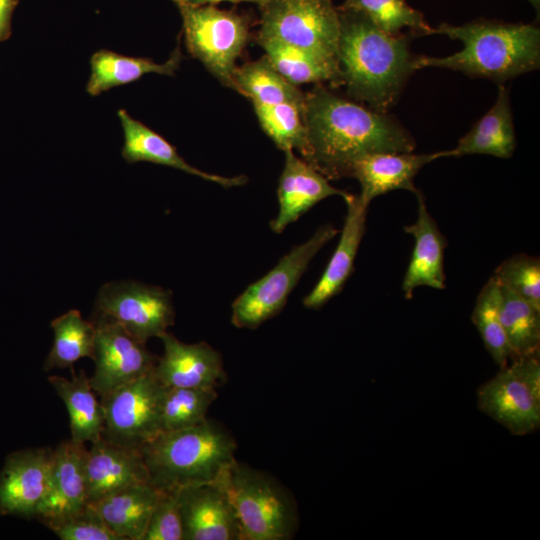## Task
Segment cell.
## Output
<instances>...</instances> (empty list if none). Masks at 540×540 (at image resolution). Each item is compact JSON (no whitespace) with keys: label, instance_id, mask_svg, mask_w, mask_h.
Returning <instances> with one entry per match:
<instances>
[{"label":"cell","instance_id":"6da1fadb","mask_svg":"<svg viewBox=\"0 0 540 540\" xmlns=\"http://www.w3.org/2000/svg\"><path fill=\"white\" fill-rule=\"evenodd\" d=\"M303 159L328 180L350 177L353 164L378 152H413L409 131L387 112L364 106L315 84L305 93Z\"/></svg>","mask_w":540,"mask_h":540},{"label":"cell","instance_id":"7a4b0ae2","mask_svg":"<svg viewBox=\"0 0 540 540\" xmlns=\"http://www.w3.org/2000/svg\"><path fill=\"white\" fill-rule=\"evenodd\" d=\"M339 63L348 97L387 112L396 104L415 58L409 45L412 34L391 35L364 13L338 8Z\"/></svg>","mask_w":540,"mask_h":540},{"label":"cell","instance_id":"3957f363","mask_svg":"<svg viewBox=\"0 0 540 540\" xmlns=\"http://www.w3.org/2000/svg\"><path fill=\"white\" fill-rule=\"evenodd\" d=\"M432 34L460 40L463 49L445 57L417 55L415 70L445 68L501 83L539 68L540 29L535 24L481 18L462 25L441 23Z\"/></svg>","mask_w":540,"mask_h":540},{"label":"cell","instance_id":"277c9868","mask_svg":"<svg viewBox=\"0 0 540 540\" xmlns=\"http://www.w3.org/2000/svg\"><path fill=\"white\" fill-rule=\"evenodd\" d=\"M236 449L232 434L207 418L188 428L162 432L139 448L149 483L160 491L218 483L237 461Z\"/></svg>","mask_w":540,"mask_h":540},{"label":"cell","instance_id":"5b68a950","mask_svg":"<svg viewBox=\"0 0 540 540\" xmlns=\"http://www.w3.org/2000/svg\"><path fill=\"white\" fill-rule=\"evenodd\" d=\"M235 510L242 540H289L298 525L297 507L270 475L238 461L218 482Z\"/></svg>","mask_w":540,"mask_h":540},{"label":"cell","instance_id":"8992f818","mask_svg":"<svg viewBox=\"0 0 540 540\" xmlns=\"http://www.w3.org/2000/svg\"><path fill=\"white\" fill-rule=\"evenodd\" d=\"M259 9L257 38L339 63V16L332 0H267Z\"/></svg>","mask_w":540,"mask_h":540},{"label":"cell","instance_id":"52a82bcc","mask_svg":"<svg viewBox=\"0 0 540 540\" xmlns=\"http://www.w3.org/2000/svg\"><path fill=\"white\" fill-rule=\"evenodd\" d=\"M172 1L182 18L189 53L223 85L233 89L236 60L250 37L247 19L214 5L193 6L180 0Z\"/></svg>","mask_w":540,"mask_h":540},{"label":"cell","instance_id":"ba28073f","mask_svg":"<svg viewBox=\"0 0 540 540\" xmlns=\"http://www.w3.org/2000/svg\"><path fill=\"white\" fill-rule=\"evenodd\" d=\"M337 233L333 225L325 224L306 242L293 247L274 268L234 300L231 323L237 328L256 329L277 315L311 260Z\"/></svg>","mask_w":540,"mask_h":540},{"label":"cell","instance_id":"9c48e42d","mask_svg":"<svg viewBox=\"0 0 540 540\" xmlns=\"http://www.w3.org/2000/svg\"><path fill=\"white\" fill-rule=\"evenodd\" d=\"M161 388L153 371L101 396L102 437L119 446L139 449L162 433L159 418Z\"/></svg>","mask_w":540,"mask_h":540},{"label":"cell","instance_id":"30bf717a","mask_svg":"<svg viewBox=\"0 0 540 540\" xmlns=\"http://www.w3.org/2000/svg\"><path fill=\"white\" fill-rule=\"evenodd\" d=\"M95 305L143 343L163 335L175 320L171 291L133 280L103 285Z\"/></svg>","mask_w":540,"mask_h":540},{"label":"cell","instance_id":"8fae6325","mask_svg":"<svg viewBox=\"0 0 540 540\" xmlns=\"http://www.w3.org/2000/svg\"><path fill=\"white\" fill-rule=\"evenodd\" d=\"M93 323L95 371L90 384L96 394L101 397L154 371L159 357L149 352L145 343L101 313Z\"/></svg>","mask_w":540,"mask_h":540},{"label":"cell","instance_id":"7c38bea8","mask_svg":"<svg viewBox=\"0 0 540 540\" xmlns=\"http://www.w3.org/2000/svg\"><path fill=\"white\" fill-rule=\"evenodd\" d=\"M53 450L25 448L7 455L0 470V515L36 518L47 495Z\"/></svg>","mask_w":540,"mask_h":540},{"label":"cell","instance_id":"4fadbf2b","mask_svg":"<svg viewBox=\"0 0 540 540\" xmlns=\"http://www.w3.org/2000/svg\"><path fill=\"white\" fill-rule=\"evenodd\" d=\"M183 540H242L235 510L218 483L179 490Z\"/></svg>","mask_w":540,"mask_h":540},{"label":"cell","instance_id":"5bb4252c","mask_svg":"<svg viewBox=\"0 0 540 540\" xmlns=\"http://www.w3.org/2000/svg\"><path fill=\"white\" fill-rule=\"evenodd\" d=\"M480 411L516 436L533 433L540 426V399L506 365L477 390Z\"/></svg>","mask_w":540,"mask_h":540},{"label":"cell","instance_id":"9a60e30c","mask_svg":"<svg viewBox=\"0 0 540 540\" xmlns=\"http://www.w3.org/2000/svg\"><path fill=\"white\" fill-rule=\"evenodd\" d=\"M164 353L158 358L154 374L165 386L211 388L227 379L221 354L206 342L186 344L165 332L159 337Z\"/></svg>","mask_w":540,"mask_h":540},{"label":"cell","instance_id":"2e32d148","mask_svg":"<svg viewBox=\"0 0 540 540\" xmlns=\"http://www.w3.org/2000/svg\"><path fill=\"white\" fill-rule=\"evenodd\" d=\"M83 443L67 440L53 450V463L47 495L36 519L48 528L82 510L87 503Z\"/></svg>","mask_w":540,"mask_h":540},{"label":"cell","instance_id":"e0dca14e","mask_svg":"<svg viewBox=\"0 0 540 540\" xmlns=\"http://www.w3.org/2000/svg\"><path fill=\"white\" fill-rule=\"evenodd\" d=\"M285 163L279 178L277 196L279 212L270 222L271 230L281 233L315 204L330 196L343 199L350 193L333 187L329 180L293 150H286Z\"/></svg>","mask_w":540,"mask_h":540},{"label":"cell","instance_id":"ac0fdd59","mask_svg":"<svg viewBox=\"0 0 540 540\" xmlns=\"http://www.w3.org/2000/svg\"><path fill=\"white\" fill-rule=\"evenodd\" d=\"M85 473L88 504L129 485L149 483L140 450L113 444L103 437L87 449Z\"/></svg>","mask_w":540,"mask_h":540},{"label":"cell","instance_id":"d6986e66","mask_svg":"<svg viewBox=\"0 0 540 540\" xmlns=\"http://www.w3.org/2000/svg\"><path fill=\"white\" fill-rule=\"evenodd\" d=\"M417 219L406 225L404 231L414 238V248L402 281V291L407 299L421 286L434 289L445 287L444 250L447 242L436 221L430 215L425 197L416 190Z\"/></svg>","mask_w":540,"mask_h":540},{"label":"cell","instance_id":"ffe728a7","mask_svg":"<svg viewBox=\"0 0 540 540\" xmlns=\"http://www.w3.org/2000/svg\"><path fill=\"white\" fill-rule=\"evenodd\" d=\"M442 158V151L429 154L412 152H378L357 160L350 177L356 178L361 191L358 198L365 204L394 190L415 192L413 180L426 164Z\"/></svg>","mask_w":540,"mask_h":540},{"label":"cell","instance_id":"44dd1931","mask_svg":"<svg viewBox=\"0 0 540 540\" xmlns=\"http://www.w3.org/2000/svg\"><path fill=\"white\" fill-rule=\"evenodd\" d=\"M344 200L347 214L342 233L320 280L303 299V305L308 309H320L337 295L354 269V261L365 233L369 205L353 194H349Z\"/></svg>","mask_w":540,"mask_h":540},{"label":"cell","instance_id":"7402d4cb","mask_svg":"<svg viewBox=\"0 0 540 540\" xmlns=\"http://www.w3.org/2000/svg\"><path fill=\"white\" fill-rule=\"evenodd\" d=\"M118 117L124 136L122 156L126 162L146 161L172 167L225 188L241 186L247 182V177L244 175L224 177L193 167L178 154L176 148L165 138L133 118L126 110H119Z\"/></svg>","mask_w":540,"mask_h":540},{"label":"cell","instance_id":"603a6c76","mask_svg":"<svg viewBox=\"0 0 540 540\" xmlns=\"http://www.w3.org/2000/svg\"><path fill=\"white\" fill-rule=\"evenodd\" d=\"M516 147V137L509 92L499 86L495 103L451 150L442 151L443 157L485 154L510 158Z\"/></svg>","mask_w":540,"mask_h":540},{"label":"cell","instance_id":"cb8c5ba5","mask_svg":"<svg viewBox=\"0 0 540 540\" xmlns=\"http://www.w3.org/2000/svg\"><path fill=\"white\" fill-rule=\"evenodd\" d=\"M161 491L138 483L115 491L90 505L122 540H142Z\"/></svg>","mask_w":540,"mask_h":540},{"label":"cell","instance_id":"d4e9b609","mask_svg":"<svg viewBox=\"0 0 540 540\" xmlns=\"http://www.w3.org/2000/svg\"><path fill=\"white\" fill-rule=\"evenodd\" d=\"M181 60L182 54L178 47L164 63L102 49L91 57L90 77L86 90L91 96H97L111 88L134 82L149 73L174 76Z\"/></svg>","mask_w":540,"mask_h":540},{"label":"cell","instance_id":"484cf974","mask_svg":"<svg viewBox=\"0 0 540 540\" xmlns=\"http://www.w3.org/2000/svg\"><path fill=\"white\" fill-rule=\"evenodd\" d=\"M72 378L50 376L49 383L64 402L70 419L71 440L78 443L96 442L102 437L104 412L84 370Z\"/></svg>","mask_w":540,"mask_h":540},{"label":"cell","instance_id":"4316f807","mask_svg":"<svg viewBox=\"0 0 540 540\" xmlns=\"http://www.w3.org/2000/svg\"><path fill=\"white\" fill-rule=\"evenodd\" d=\"M257 42L273 67L292 84L329 82L332 87L343 85L339 63L274 40L257 38Z\"/></svg>","mask_w":540,"mask_h":540},{"label":"cell","instance_id":"83f0119b","mask_svg":"<svg viewBox=\"0 0 540 540\" xmlns=\"http://www.w3.org/2000/svg\"><path fill=\"white\" fill-rule=\"evenodd\" d=\"M233 90L244 95L252 103H289L303 108L305 93L282 76L264 55L236 67Z\"/></svg>","mask_w":540,"mask_h":540},{"label":"cell","instance_id":"f1b7e54d","mask_svg":"<svg viewBox=\"0 0 540 540\" xmlns=\"http://www.w3.org/2000/svg\"><path fill=\"white\" fill-rule=\"evenodd\" d=\"M54 332L52 348L44 362V370L72 368L81 358L94 356L95 326L72 309L51 322Z\"/></svg>","mask_w":540,"mask_h":540},{"label":"cell","instance_id":"f546056e","mask_svg":"<svg viewBox=\"0 0 540 540\" xmlns=\"http://www.w3.org/2000/svg\"><path fill=\"white\" fill-rule=\"evenodd\" d=\"M500 291L501 320L511 359L539 353L540 310L502 285Z\"/></svg>","mask_w":540,"mask_h":540},{"label":"cell","instance_id":"4dcf8cb0","mask_svg":"<svg viewBox=\"0 0 540 540\" xmlns=\"http://www.w3.org/2000/svg\"><path fill=\"white\" fill-rule=\"evenodd\" d=\"M216 389L165 386L159 397V418L162 432L194 426L204 419L217 399Z\"/></svg>","mask_w":540,"mask_h":540},{"label":"cell","instance_id":"1f68e13d","mask_svg":"<svg viewBox=\"0 0 540 540\" xmlns=\"http://www.w3.org/2000/svg\"><path fill=\"white\" fill-rule=\"evenodd\" d=\"M471 320L493 361L500 368L506 366L511 359V350L501 320L500 285L493 276L480 290Z\"/></svg>","mask_w":540,"mask_h":540},{"label":"cell","instance_id":"d6a6232c","mask_svg":"<svg viewBox=\"0 0 540 540\" xmlns=\"http://www.w3.org/2000/svg\"><path fill=\"white\" fill-rule=\"evenodd\" d=\"M263 131L283 150H296L303 158L307 152V132L303 108L289 103H252Z\"/></svg>","mask_w":540,"mask_h":540},{"label":"cell","instance_id":"836d02e7","mask_svg":"<svg viewBox=\"0 0 540 540\" xmlns=\"http://www.w3.org/2000/svg\"><path fill=\"white\" fill-rule=\"evenodd\" d=\"M338 8L364 13L382 31L391 35L408 28L414 37L427 36L432 29L423 13L412 8L406 0H345Z\"/></svg>","mask_w":540,"mask_h":540},{"label":"cell","instance_id":"e575fe53","mask_svg":"<svg viewBox=\"0 0 540 540\" xmlns=\"http://www.w3.org/2000/svg\"><path fill=\"white\" fill-rule=\"evenodd\" d=\"M500 285L540 310V261L538 257L516 254L503 261L493 276Z\"/></svg>","mask_w":540,"mask_h":540},{"label":"cell","instance_id":"d590c367","mask_svg":"<svg viewBox=\"0 0 540 540\" xmlns=\"http://www.w3.org/2000/svg\"><path fill=\"white\" fill-rule=\"evenodd\" d=\"M49 529L61 540H122L90 504Z\"/></svg>","mask_w":540,"mask_h":540},{"label":"cell","instance_id":"8d00e7d4","mask_svg":"<svg viewBox=\"0 0 540 540\" xmlns=\"http://www.w3.org/2000/svg\"><path fill=\"white\" fill-rule=\"evenodd\" d=\"M142 540H183L179 490L161 491Z\"/></svg>","mask_w":540,"mask_h":540},{"label":"cell","instance_id":"74e56055","mask_svg":"<svg viewBox=\"0 0 540 540\" xmlns=\"http://www.w3.org/2000/svg\"><path fill=\"white\" fill-rule=\"evenodd\" d=\"M510 365L520 380L540 399L539 353L513 358Z\"/></svg>","mask_w":540,"mask_h":540},{"label":"cell","instance_id":"f35d334b","mask_svg":"<svg viewBox=\"0 0 540 540\" xmlns=\"http://www.w3.org/2000/svg\"><path fill=\"white\" fill-rule=\"evenodd\" d=\"M17 0H0V43L11 34V20Z\"/></svg>","mask_w":540,"mask_h":540},{"label":"cell","instance_id":"ab89813d","mask_svg":"<svg viewBox=\"0 0 540 540\" xmlns=\"http://www.w3.org/2000/svg\"><path fill=\"white\" fill-rule=\"evenodd\" d=\"M180 1L187 3L189 5H193V6L214 5L220 2H224V1L232 2V3L249 2V3L256 4L258 6H261L267 0H180Z\"/></svg>","mask_w":540,"mask_h":540},{"label":"cell","instance_id":"60d3db41","mask_svg":"<svg viewBox=\"0 0 540 540\" xmlns=\"http://www.w3.org/2000/svg\"><path fill=\"white\" fill-rule=\"evenodd\" d=\"M529 1V3L532 4V6L535 8L536 12H537V16L539 18V13H540V0H527Z\"/></svg>","mask_w":540,"mask_h":540}]
</instances>
